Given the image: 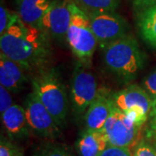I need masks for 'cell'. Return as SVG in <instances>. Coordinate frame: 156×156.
<instances>
[{"mask_svg": "<svg viewBox=\"0 0 156 156\" xmlns=\"http://www.w3.org/2000/svg\"><path fill=\"white\" fill-rule=\"evenodd\" d=\"M0 50L32 74L49 67L53 56L51 39L42 30L24 23L17 15L0 36Z\"/></svg>", "mask_w": 156, "mask_h": 156, "instance_id": "6da1fadb", "label": "cell"}, {"mask_svg": "<svg viewBox=\"0 0 156 156\" xmlns=\"http://www.w3.org/2000/svg\"><path fill=\"white\" fill-rule=\"evenodd\" d=\"M32 92L49 110L61 128L65 127L70 102L59 71L45 68L30 78Z\"/></svg>", "mask_w": 156, "mask_h": 156, "instance_id": "7a4b0ae2", "label": "cell"}, {"mask_svg": "<svg viewBox=\"0 0 156 156\" xmlns=\"http://www.w3.org/2000/svg\"><path fill=\"white\" fill-rule=\"evenodd\" d=\"M101 50L107 69L125 83L135 79L144 66L145 55L136 39L129 34Z\"/></svg>", "mask_w": 156, "mask_h": 156, "instance_id": "3957f363", "label": "cell"}, {"mask_svg": "<svg viewBox=\"0 0 156 156\" xmlns=\"http://www.w3.org/2000/svg\"><path fill=\"white\" fill-rule=\"evenodd\" d=\"M67 43L78 62L84 67L91 64L98 42L93 32L88 15L71 3V19L67 33Z\"/></svg>", "mask_w": 156, "mask_h": 156, "instance_id": "277c9868", "label": "cell"}, {"mask_svg": "<svg viewBox=\"0 0 156 156\" xmlns=\"http://www.w3.org/2000/svg\"><path fill=\"white\" fill-rule=\"evenodd\" d=\"M99 92L95 76L81 63H76L70 81V106L76 119L85 116Z\"/></svg>", "mask_w": 156, "mask_h": 156, "instance_id": "5b68a950", "label": "cell"}, {"mask_svg": "<svg viewBox=\"0 0 156 156\" xmlns=\"http://www.w3.org/2000/svg\"><path fill=\"white\" fill-rule=\"evenodd\" d=\"M23 103L31 133L45 139H56L61 136L62 128L32 91L27 95Z\"/></svg>", "mask_w": 156, "mask_h": 156, "instance_id": "8992f818", "label": "cell"}, {"mask_svg": "<svg viewBox=\"0 0 156 156\" xmlns=\"http://www.w3.org/2000/svg\"><path fill=\"white\" fill-rule=\"evenodd\" d=\"M140 129L115 106L100 132L104 134L108 146L130 148L137 141Z\"/></svg>", "mask_w": 156, "mask_h": 156, "instance_id": "52a82bcc", "label": "cell"}, {"mask_svg": "<svg viewBox=\"0 0 156 156\" xmlns=\"http://www.w3.org/2000/svg\"><path fill=\"white\" fill-rule=\"evenodd\" d=\"M88 17L101 50L128 35V23L115 11L95 13Z\"/></svg>", "mask_w": 156, "mask_h": 156, "instance_id": "ba28073f", "label": "cell"}, {"mask_svg": "<svg viewBox=\"0 0 156 156\" xmlns=\"http://www.w3.org/2000/svg\"><path fill=\"white\" fill-rule=\"evenodd\" d=\"M71 0H53L42 20V30L51 40L62 44L67 42L71 19Z\"/></svg>", "mask_w": 156, "mask_h": 156, "instance_id": "9c48e42d", "label": "cell"}, {"mask_svg": "<svg viewBox=\"0 0 156 156\" xmlns=\"http://www.w3.org/2000/svg\"><path fill=\"white\" fill-rule=\"evenodd\" d=\"M112 99L115 106L123 113L138 112L147 122L153 104L149 95L142 87L136 84H130L125 89L112 93Z\"/></svg>", "mask_w": 156, "mask_h": 156, "instance_id": "30bf717a", "label": "cell"}, {"mask_svg": "<svg viewBox=\"0 0 156 156\" xmlns=\"http://www.w3.org/2000/svg\"><path fill=\"white\" fill-rule=\"evenodd\" d=\"M115 104L112 94L107 89H99L95 99L90 104L85 115V129L100 131L111 115Z\"/></svg>", "mask_w": 156, "mask_h": 156, "instance_id": "8fae6325", "label": "cell"}, {"mask_svg": "<svg viewBox=\"0 0 156 156\" xmlns=\"http://www.w3.org/2000/svg\"><path fill=\"white\" fill-rule=\"evenodd\" d=\"M19 63L0 53V84L11 93H18L29 82L28 74Z\"/></svg>", "mask_w": 156, "mask_h": 156, "instance_id": "7c38bea8", "label": "cell"}, {"mask_svg": "<svg viewBox=\"0 0 156 156\" xmlns=\"http://www.w3.org/2000/svg\"><path fill=\"white\" fill-rule=\"evenodd\" d=\"M1 117L4 128L9 139L16 142L30 136L31 131L23 107L18 104H13Z\"/></svg>", "mask_w": 156, "mask_h": 156, "instance_id": "4fadbf2b", "label": "cell"}, {"mask_svg": "<svg viewBox=\"0 0 156 156\" xmlns=\"http://www.w3.org/2000/svg\"><path fill=\"white\" fill-rule=\"evenodd\" d=\"M53 0H16L17 14L23 22L40 29L42 20Z\"/></svg>", "mask_w": 156, "mask_h": 156, "instance_id": "5bb4252c", "label": "cell"}, {"mask_svg": "<svg viewBox=\"0 0 156 156\" xmlns=\"http://www.w3.org/2000/svg\"><path fill=\"white\" fill-rule=\"evenodd\" d=\"M108 146L106 138L101 132L84 129L78 136L76 149L79 156H100Z\"/></svg>", "mask_w": 156, "mask_h": 156, "instance_id": "9a60e30c", "label": "cell"}, {"mask_svg": "<svg viewBox=\"0 0 156 156\" xmlns=\"http://www.w3.org/2000/svg\"><path fill=\"white\" fill-rule=\"evenodd\" d=\"M137 25L144 42L156 50V5L138 13Z\"/></svg>", "mask_w": 156, "mask_h": 156, "instance_id": "2e32d148", "label": "cell"}, {"mask_svg": "<svg viewBox=\"0 0 156 156\" xmlns=\"http://www.w3.org/2000/svg\"><path fill=\"white\" fill-rule=\"evenodd\" d=\"M87 15L115 11L120 5V0H71Z\"/></svg>", "mask_w": 156, "mask_h": 156, "instance_id": "e0dca14e", "label": "cell"}, {"mask_svg": "<svg viewBox=\"0 0 156 156\" xmlns=\"http://www.w3.org/2000/svg\"><path fill=\"white\" fill-rule=\"evenodd\" d=\"M37 156H73L70 152L61 144L57 143H46L42 146L39 150L35 154Z\"/></svg>", "mask_w": 156, "mask_h": 156, "instance_id": "ac0fdd59", "label": "cell"}, {"mask_svg": "<svg viewBox=\"0 0 156 156\" xmlns=\"http://www.w3.org/2000/svg\"><path fill=\"white\" fill-rule=\"evenodd\" d=\"M0 156H23V150L15 141L2 136L0 140Z\"/></svg>", "mask_w": 156, "mask_h": 156, "instance_id": "d6986e66", "label": "cell"}, {"mask_svg": "<svg viewBox=\"0 0 156 156\" xmlns=\"http://www.w3.org/2000/svg\"><path fill=\"white\" fill-rule=\"evenodd\" d=\"M133 156H156V141L140 140L134 148Z\"/></svg>", "mask_w": 156, "mask_h": 156, "instance_id": "ffe728a7", "label": "cell"}, {"mask_svg": "<svg viewBox=\"0 0 156 156\" xmlns=\"http://www.w3.org/2000/svg\"><path fill=\"white\" fill-rule=\"evenodd\" d=\"M142 88L149 95L153 108L156 106V68L146 76L142 81Z\"/></svg>", "mask_w": 156, "mask_h": 156, "instance_id": "44dd1931", "label": "cell"}, {"mask_svg": "<svg viewBox=\"0 0 156 156\" xmlns=\"http://www.w3.org/2000/svg\"><path fill=\"white\" fill-rule=\"evenodd\" d=\"M17 13H12L10 10L3 4V0L0 6V36L5 34L11 24L17 17Z\"/></svg>", "mask_w": 156, "mask_h": 156, "instance_id": "7402d4cb", "label": "cell"}, {"mask_svg": "<svg viewBox=\"0 0 156 156\" xmlns=\"http://www.w3.org/2000/svg\"><path fill=\"white\" fill-rule=\"evenodd\" d=\"M145 139L156 141V106L152 108L145 128Z\"/></svg>", "mask_w": 156, "mask_h": 156, "instance_id": "603a6c76", "label": "cell"}, {"mask_svg": "<svg viewBox=\"0 0 156 156\" xmlns=\"http://www.w3.org/2000/svg\"><path fill=\"white\" fill-rule=\"evenodd\" d=\"M10 92L3 86H0V113L1 115L13 105V99Z\"/></svg>", "mask_w": 156, "mask_h": 156, "instance_id": "cb8c5ba5", "label": "cell"}, {"mask_svg": "<svg viewBox=\"0 0 156 156\" xmlns=\"http://www.w3.org/2000/svg\"><path fill=\"white\" fill-rule=\"evenodd\" d=\"M100 156H133V152L128 147L108 146Z\"/></svg>", "mask_w": 156, "mask_h": 156, "instance_id": "d4e9b609", "label": "cell"}, {"mask_svg": "<svg viewBox=\"0 0 156 156\" xmlns=\"http://www.w3.org/2000/svg\"><path fill=\"white\" fill-rule=\"evenodd\" d=\"M131 1L135 11H138V13L151 6L156 5V0H131Z\"/></svg>", "mask_w": 156, "mask_h": 156, "instance_id": "484cf974", "label": "cell"}, {"mask_svg": "<svg viewBox=\"0 0 156 156\" xmlns=\"http://www.w3.org/2000/svg\"><path fill=\"white\" fill-rule=\"evenodd\" d=\"M33 156H37V155H35V154H34V155Z\"/></svg>", "mask_w": 156, "mask_h": 156, "instance_id": "4316f807", "label": "cell"}]
</instances>
